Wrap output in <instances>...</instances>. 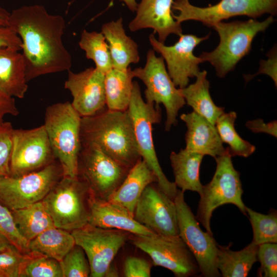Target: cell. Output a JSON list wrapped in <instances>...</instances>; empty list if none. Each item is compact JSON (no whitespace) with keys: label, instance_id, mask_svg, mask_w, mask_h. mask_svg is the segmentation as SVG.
I'll use <instances>...</instances> for the list:
<instances>
[{"label":"cell","instance_id":"cell-26","mask_svg":"<svg viewBox=\"0 0 277 277\" xmlns=\"http://www.w3.org/2000/svg\"><path fill=\"white\" fill-rule=\"evenodd\" d=\"M207 71H200L196 81L183 88H180L186 104L193 111L215 125L218 118L224 113V108L213 102L209 92L210 83Z\"/></svg>","mask_w":277,"mask_h":277},{"label":"cell","instance_id":"cell-23","mask_svg":"<svg viewBox=\"0 0 277 277\" xmlns=\"http://www.w3.org/2000/svg\"><path fill=\"white\" fill-rule=\"evenodd\" d=\"M101 32L108 45L113 68L126 70L140 61L138 45L126 34L122 18L103 24Z\"/></svg>","mask_w":277,"mask_h":277},{"label":"cell","instance_id":"cell-31","mask_svg":"<svg viewBox=\"0 0 277 277\" xmlns=\"http://www.w3.org/2000/svg\"><path fill=\"white\" fill-rule=\"evenodd\" d=\"M236 118L234 111L224 112L218 118L215 126L223 143L228 145L230 155L247 157L255 151V147L243 139L236 132L234 126Z\"/></svg>","mask_w":277,"mask_h":277},{"label":"cell","instance_id":"cell-36","mask_svg":"<svg viewBox=\"0 0 277 277\" xmlns=\"http://www.w3.org/2000/svg\"><path fill=\"white\" fill-rule=\"evenodd\" d=\"M32 252L23 253L11 245L0 252V277H21L24 267Z\"/></svg>","mask_w":277,"mask_h":277},{"label":"cell","instance_id":"cell-43","mask_svg":"<svg viewBox=\"0 0 277 277\" xmlns=\"http://www.w3.org/2000/svg\"><path fill=\"white\" fill-rule=\"evenodd\" d=\"M246 126L253 132H263L275 137L277 136L276 121L265 123L262 119L257 118L247 121L246 123Z\"/></svg>","mask_w":277,"mask_h":277},{"label":"cell","instance_id":"cell-12","mask_svg":"<svg viewBox=\"0 0 277 277\" xmlns=\"http://www.w3.org/2000/svg\"><path fill=\"white\" fill-rule=\"evenodd\" d=\"M129 240L150 256L153 265L166 268L175 276H192L200 272L194 256L179 235L130 234Z\"/></svg>","mask_w":277,"mask_h":277},{"label":"cell","instance_id":"cell-18","mask_svg":"<svg viewBox=\"0 0 277 277\" xmlns=\"http://www.w3.org/2000/svg\"><path fill=\"white\" fill-rule=\"evenodd\" d=\"M105 74L90 67L78 73L68 70L64 84L73 97L72 107L81 117L93 115L106 108Z\"/></svg>","mask_w":277,"mask_h":277},{"label":"cell","instance_id":"cell-15","mask_svg":"<svg viewBox=\"0 0 277 277\" xmlns=\"http://www.w3.org/2000/svg\"><path fill=\"white\" fill-rule=\"evenodd\" d=\"M55 160L44 125L30 129H13L10 176L39 170Z\"/></svg>","mask_w":277,"mask_h":277},{"label":"cell","instance_id":"cell-41","mask_svg":"<svg viewBox=\"0 0 277 277\" xmlns=\"http://www.w3.org/2000/svg\"><path fill=\"white\" fill-rule=\"evenodd\" d=\"M267 61L262 60L261 62L260 69L256 74L244 76L246 82H248L258 74L263 73L269 75L273 80L275 86L277 85L276 76V52L273 48L270 51Z\"/></svg>","mask_w":277,"mask_h":277},{"label":"cell","instance_id":"cell-20","mask_svg":"<svg viewBox=\"0 0 277 277\" xmlns=\"http://www.w3.org/2000/svg\"><path fill=\"white\" fill-rule=\"evenodd\" d=\"M88 223L96 227L124 230L132 234L151 236L154 232L138 223L124 207L100 200L92 193Z\"/></svg>","mask_w":277,"mask_h":277},{"label":"cell","instance_id":"cell-2","mask_svg":"<svg viewBox=\"0 0 277 277\" xmlns=\"http://www.w3.org/2000/svg\"><path fill=\"white\" fill-rule=\"evenodd\" d=\"M81 143L96 146L120 164L132 168L142 158L128 110L107 107L90 116L82 117Z\"/></svg>","mask_w":277,"mask_h":277},{"label":"cell","instance_id":"cell-16","mask_svg":"<svg viewBox=\"0 0 277 277\" xmlns=\"http://www.w3.org/2000/svg\"><path fill=\"white\" fill-rule=\"evenodd\" d=\"M133 217L156 234L179 235L174 200L161 189L157 183L145 188L135 207Z\"/></svg>","mask_w":277,"mask_h":277},{"label":"cell","instance_id":"cell-37","mask_svg":"<svg viewBox=\"0 0 277 277\" xmlns=\"http://www.w3.org/2000/svg\"><path fill=\"white\" fill-rule=\"evenodd\" d=\"M0 234L23 253L29 252L28 242L17 231L11 211L0 203Z\"/></svg>","mask_w":277,"mask_h":277},{"label":"cell","instance_id":"cell-47","mask_svg":"<svg viewBox=\"0 0 277 277\" xmlns=\"http://www.w3.org/2000/svg\"><path fill=\"white\" fill-rule=\"evenodd\" d=\"M11 245L12 244L6 238L0 234V252L6 249Z\"/></svg>","mask_w":277,"mask_h":277},{"label":"cell","instance_id":"cell-22","mask_svg":"<svg viewBox=\"0 0 277 277\" xmlns=\"http://www.w3.org/2000/svg\"><path fill=\"white\" fill-rule=\"evenodd\" d=\"M27 90L22 53L11 48L0 49V93L23 98Z\"/></svg>","mask_w":277,"mask_h":277},{"label":"cell","instance_id":"cell-24","mask_svg":"<svg viewBox=\"0 0 277 277\" xmlns=\"http://www.w3.org/2000/svg\"><path fill=\"white\" fill-rule=\"evenodd\" d=\"M153 183H157V177L141 159L130 169L108 201L124 207L133 215L138 199L145 188Z\"/></svg>","mask_w":277,"mask_h":277},{"label":"cell","instance_id":"cell-29","mask_svg":"<svg viewBox=\"0 0 277 277\" xmlns=\"http://www.w3.org/2000/svg\"><path fill=\"white\" fill-rule=\"evenodd\" d=\"M75 245L71 232L53 227L30 241L28 250L60 262Z\"/></svg>","mask_w":277,"mask_h":277},{"label":"cell","instance_id":"cell-9","mask_svg":"<svg viewBox=\"0 0 277 277\" xmlns=\"http://www.w3.org/2000/svg\"><path fill=\"white\" fill-rule=\"evenodd\" d=\"M63 176L61 166L55 160L22 176L0 177V203L12 211L42 201Z\"/></svg>","mask_w":277,"mask_h":277},{"label":"cell","instance_id":"cell-8","mask_svg":"<svg viewBox=\"0 0 277 277\" xmlns=\"http://www.w3.org/2000/svg\"><path fill=\"white\" fill-rule=\"evenodd\" d=\"M134 77L141 80L146 86V102L160 105L166 109L165 130L169 131L177 123L180 110L186 104L180 88H177L170 77L162 56L155 55L153 49L148 51L144 67L132 70Z\"/></svg>","mask_w":277,"mask_h":277},{"label":"cell","instance_id":"cell-46","mask_svg":"<svg viewBox=\"0 0 277 277\" xmlns=\"http://www.w3.org/2000/svg\"><path fill=\"white\" fill-rule=\"evenodd\" d=\"M10 13L0 7V25L8 26Z\"/></svg>","mask_w":277,"mask_h":277},{"label":"cell","instance_id":"cell-17","mask_svg":"<svg viewBox=\"0 0 277 277\" xmlns=\"http://www.w3.org/2000/svg\"><path fill=\"white\" fill-rule=\"evenodd\" d=\"M154 34L153 33L149 37L153 50L165 61L167 71L175 85L179 88L186 87L189 78L196 77L200 72L199 65L204 62L200 56L194 55L193 50L200 43L208 39L210 34L199 37L181 34L178 41L169 46L160 42Z\"/></svg>","mask_w":277,"mask_h":277},{"label":"cell","instance_id":"cell-44","mask_svg":"<svg viewBox=\"0 0 277 277\" xmlns=\"http://www.w3.org/2000/svg\"><path fill=\"white\" fill-rule=\"evenodd\" d=\"M7 114L16 116L19 111L16 106L13 97L0 93V125L4 122V117Z\"/></svg>","mask_w":277,"mask_h":277},{"label":"cell","instance_id":"cell-19","mask_svg":"<svg viewBox=\"0 0 277 277\" xmlns=\"http://www.w3.org/2000/svg\"><path fill=\"white\" fill-rule=\"evenodd\" d=\"M174 0H141L137 4L136 15L129 23V29L135 32L151 28L158 34L160 42L164 43L171 34H182L181 24L173 17Z\"/></svg>","mask_w":277,"mask_h":277},{"label":"cell","instance_id":"cell-38","mask_svg":"<svg viewBox=\"0 0 277 277\" xmlns=\"http://www.w3.org/2000/svg\"><path fill=\"white\" fill-rule=\"evenodd\" d=\"M257 258L261 263L258 276L261 277H276L277 276V245L267 243L259 245Z\"/></svg>","mask_w":277,"mask_h":277},{"label":"cell","instance_id":"cell-25","mask_svg":"<svg viewBox=\"0 0 277 277\" xmlns=\"http://www.w3.org/2000/svg\"><path fill=\"white\" fill-rule=\"evenodd\" d=\"M204 155L181 149L178 152L172 151L170 155L174 183L181 190H190L201 195L203 185L200 180V168Z\"/></svg>","mask_w":277,"mask_h":277},{"label":"cell","instance_id":"cell-39","mask_svg":"<svg viewBox=\"0 0 277 277\" xmlns=\"http://www.w3.org/2000/svg\"><path fill=\"white\" fill-rule=\"evenodd\" d=\"M13 128L10 122L0 125V177L9 176Z\"/></svg>","mask_w":277,"mask_h":277},{"label":"cell","instance_id":"cell-42","mask_svg":"<svg viewBox=\"0 0 277 277\" xmlns=\"http://www.w3.org/2000/svg\"><path fill=\"white\" fill-rule=\"evenodd\" d=\"M22 47L18 35L9 26L0 25V49L11 48L19 51Z\"/></svg>","mask_w":277,"mask_h":277},{"label":"cell","instance_id":"cell-34","mask_svg":"<svg viewBox=\"0 0 277 277\" xmlns=\"http://www.w3.org/2000/svg\"><path fill=\"white\" fill-rule=\"evenodd\" d=\"M21 277H63L60 262L51 258L32 252Z\"/></svg>","mask_w":277,"mask_h":277},{"label":"cell","instance_id":"cell-27","mask_svg":"<svg viewBox=\"0 0 277 277\" xmlns=\"http://www.w3.org/2000/svg\"><path fill=\"white\" fill-rule=\"evenodd\" d=\"M259 245L252 241L243 249L232 251L230 245H217L216 267L223 277H246L258 261Z\"/></svg>","mask_w":277,"mask_h":277},{"label":"cell","instance_id":"cell-32","mask_svg":"<svg viewBox=\"0 0 277 277\" xmlns=\"http://www.w3.org/2000/svg\"><path fill=\"white\" fill-rule=\"evenodd\" d=\"M78 44L85 52L87 58L94 62L97 70L105 74L113 68L109 48L101 32L84 30Z\"/></svg>","mask_w":277,"mask_h":277},{"label":"cell","instance_id":"cell-21","mask_svg":"<svg viewBox=\"0 0 277 277\" xmlns=\"http://www.w3.org/2000/svg\"><path fill=\"white\" fill-rule=\"evenodd\" d=\"M180 118L187 128L185 149L214 159L226 152L215 125L193 111L182 114Z\"/></svg>","mask_w":277,"mask_h":277},{"label":"cell","instance_id":"cell-10","mask_svg":"<svg viewBox=\"0 0 277 277\" xmlns=\"http://www.w3.org/2000/svg\"><path fill=\"white\" fill-rule=\"evenodd\" d=\"M131 169L115 161L96 146L81 143L77 175L86 182L95 197L108 201Z\"/></svg>","mask_w":277,"mask_h":277},{"label":"cell","instance_id":"cell-48","mask_svg":"<svg viewBox=\"0 0 277 277\" xmlns=\"http://www.w3.org/2000/svg\"><path fill=\"white\" fill-rule=\"evenodd\" d=\"M121 2H122L125 3V4L127 6L129 9L132 11L134 12L136 11L137 3L136 2V0H120Z\"/></svg>","mask_w":277,"mask_h":277},{"label":"cell","instance_id":"cell-5","mask_svg":"<svg viewBox=\"0 0 277 277\" xmlns=\"http://www.w3.org/2000/svg\"><path fill=\"white\" fill-rule=\"evenodd\" d=\"M81 117L69 102L54 104L46 110L44 125L63 176L77 175Z\"/></svg>","mask_w":277,"mask_h":277},{"label":"cell","instance_id":"cell-1","mask_svg":"<svg viewBox=\"0 0 277 277\" xmlns=\"http://www.w3.org/2000/svg\"><path fill=\"white\" fill-rule=\"evenodd\" d=\"M8 26L21 38L27 83L38 76L70 70L72 58L62 41L64 17L42 5L23 6L10 13Z\"/></svg>","mask_w":277,"mask_h":277},{"label":"cell","instance_id":"cell-35","mask_svg":"<svg viewBox=\"0 0 277 277\" xmlns=\"http://www.w3.org/2000/svg\"><path fill=\"white\" fill-rule=\"evenodd\" d=\"M63 277H87L90 267L86 254L81 247L75 246L59 262Z\"/></svg>","mask_w":277,"mask_h":277},{"label":"cell","instance_id":"cell-11","mask_svg":"<svg viewBox=\"0 0 277 277\" xmlns=\"http://www.w3.org/2000/svg\"><path fill=\"white\" fill-rule=\"evenodd\" d=\"M172 9L179 12L177 15L173 14V17L180 24L194 20L212 27L235 16L245 15L256 19L265 13L275 15L277 0H221L215 5L206 7L192 5L189 0H174Z\"/></svg>","mask_w":277,"mask_h":277},{"label":"cell","instance_id":"cell-28","mask_svg":"<svg viewBox=\"0 0 277 277\" xmlns=\"http://www.w3.org/2000/svg\"><path fill=\"white\" fill-rule=\"evenodd\" d=\"M132 70L112 68L105 74V92L107 109L114 111L128 110L133 87Z\"/></svg>","mask_w":277,"mask_h":277},{"label":"cell","instance_id":"cell-7","mask_svg":"<svg viewBox=\"0 0 277 277\" xmlns=\"http://www.w3.org/2000/svg\"><path fill=\"white\" fill-rule=\"evenodd\" d=\"M228 148L226 152L215 158L216 167L211 181L203 186L198 204L196 220L213 235L210 220L213 211L222 205L232 204L244 214L246 206L242 200L243 190L240 173L233 165Z\"/></svg>","mask_w":277,"mask_h":277},{"label":"cell","instance_id":"cell-33","mask_svg":"<svg viewBox=\"0 0 277 277\" xmlns=\"http://www.w3.org/2000/svg\"><path fill=\"white\" fill-rule=\"evenodd\" d=\"M253 230L252 242L259 245L267 243H277V213L270 210L267 214L257 212L246 207Z\"/></svg>","mask_w":277,"mask_h":277},{"label":"cell","instance_id":"cell-30","mask_svg":"<svg viewBox=\"0 0 277 277\" xmlns=\"http://www.w3.org/2000/svg\"><path fill=\"white\" fill-rule=\"evenodd\" d=\"M11 212L17 231L28 242L45 230L55 227L42 201Z\"/></svg>","mask_w":277,"mask_h":277},{"label":"cell","instance_id":"cell-40","mask_svg":"<svg viewBox=\"0 0 277 277\" xmlns=\"http://www.w3.org/2000/svg\"><path fill=\"white\" fill-rule=\"evenodd\" d=\"M151 264L146 260L140 257L129 256L124 265V275L126 277H149Z\"/></svg>","mask_w":277,"mask_h":277},{"label":"cell","instance_id":"cell-4","mask_svg":"<svg viewBox=\"0 0 277 277\" xmlns=\"http://www.w3.org/2000/svg\"><path fill=\"white\" fill-rule=\"evenodd\" d=\"M274 22L273 16L270 15L262 22L251 18L245 21L219 22L212 27L219 35V45L211 52H203L200 57L214 67L217 76L224 77L249 53L257 33L264 31Z\"/></svg>","mask_w":277,"mask_h":277},{"label":"cell","instance_id":"cell-45","mask_svg":"<svg viewBox=\"0 0 277 277\" xmlns=\"http://www.w3.org/2000/svg\"><path fill=\"white\" fill-rule=\"evenodd\" d=\"M104 276L116 277L119 276V273L116 267L111 263L108 267Z\"/></svg>","mask_w":277,"mask_h":277},{"label":"cell","instance_id":"cell-3","mask_svg":"<svg viewBox=\"0 0 277 277\" xmlns=\"http://www.w3.org/2000/svg\"><path fill=\"white\" fill-rule=\"evenodd\" d=\"M91 195L81 177L63 176L42 202L54 226L72 232L88 223Z\"/></svg>","mask_w":277,"mask_h":277},{"label":"cell","instance_id":"cell-14","mask_svg":"<svg viewBox=\"0 0 277 277\" xmlns=\"http://www.w3.org/2000/svg\"><path fill=\"white\" fill-rule=\"evenodd\" d=\"M75 244L84 250L91 277H104L119 250L129 240L127 231L103 228L87 224L71 232Z\"/></svg>","mask_w":277,"mask_h":277},{"label":"cell","instance_id":"cell-6","mask_svg":"<svg viewBox=\"0 0 277 277\" xmlns=\"http://www.w3.org/2000/svg\"><path fill=\"white\" fill-rule=\"evenodd\" d=\"M131 118L137 148L141 156L157 179V185L173 200L178 189L164 174L156 155L153 141L152 126L160 123L161 109L159 105L145 102L137 82H133L132 93L128 108Z\"/></svg>","mask_w":277,"mask_h":277},{"label":"cell","instance_id":"cell-13","mask_svg":"<svg viewBox=\"0 0 277 277\" xmlns=\"http://www.w3.org/2000/svg\"><path fill=\"white\" fill-rule=\"evenodd\" d=\"M184 192L178 189L174 199L179 236L194 256L200 272L205 277H219L216 267L217 245L213 235L203 231L187 204Z\"/></svg>","mask_w":277,"mask_h":277}]
</instances>
